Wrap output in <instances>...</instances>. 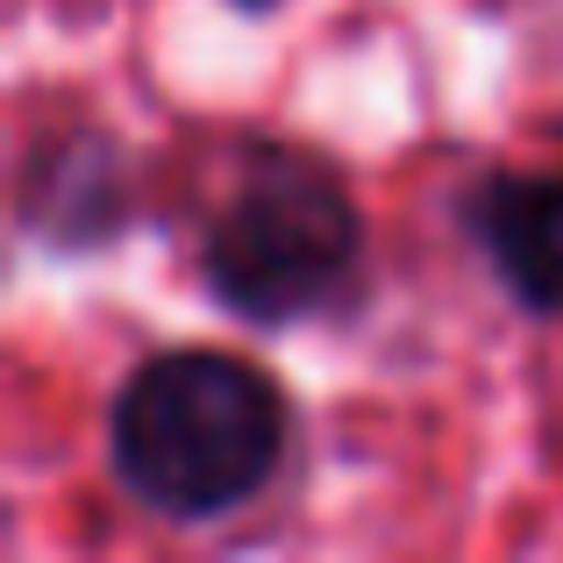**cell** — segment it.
<instances>
[{
  "label": "cell",
  "mask_w": 563,
  "mask_h": 563,
  "mask_svg": "<svg viewBox=\"0 0 563 563\" xmlns=\"http://www.w3.org/2000/svg\"><path fill=\"white\" fill-rule=\"evenodd\" d=\"M286 450V399L229 350H165L114 393L108 464L151 514L221 521L257 499Z\"/></svg>",
  "instance_id": "cell-1"
},
{
  "label": "cell",
  "mask_w": 563,
  "mask_h": 563,
  "mask_svg": "<svg viewBox=\"0 0 563 563\" xmlns=\"http://www.w3.org/2000/svg\"><path fill=\"white\" fill-rule=\"evenodd\" d=\"M364 221L329 165L307 151H257L200 235L207 292L250 329H292L343 300Z\"/></svg>",
  "instance_id": "cell-2"
},
{
  "label": "cell",
  "mask_w": 563,
  "mask_h": 563,
  "mask_svg": "<svg viewBox=\"0 0 563 563\" xmlns=\"http://www.w3.org/2000/svg\"><path fill=\"white\" fill-rule=\"evenodd\" d=\"M499 286L536 314H563V165L485 179L464 207Z\"/></svg>",
  "instance_id": "cell-3"
},
{
  "label": "cell",
  "mask_w": 563,
  "mask_h": 563,
  "mask_svg": "<svg viewBox=\"0 0 563 563\" xmlns=\"http://www.w3.org/2000/svg\"><path fill=\"white\" fill-rule=\"evenodd\" d=\"M22 221L51 250H93L122 229V151L108 136H57L29 157Z\"/></svg>",
  "instance_id": "cell-4"
},
{
  "label": "cell",
  "mask_w": 563,
  "mask_h": 563,
  "mask_svg": "<svg viewBox=\"0 0 563 563\" xmlns=\"http://www.w3.org/2000/svg\"><path fill=\"white\" fill-rule=\"evenodd\" d=\"M235 8H250V14H257V8H278V0H235Z\"/></svg>",
  "instance_id": "cell-5"
}]
</instances>
